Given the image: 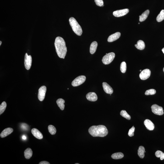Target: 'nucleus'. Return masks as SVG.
<instances>
[{"label":"nucleus","instance_id":"obj_1","mask_svg":"<svg viewBox=\"0 0 164 164\" xmlns=\"http://www.w3.org/2000/svg\"><path fill=\"white\" fill-rule=\"evenodd\" d=\"M55 45L56 52L60 58L64 59L66 54L67 48L64 39L58 36L55 40Z\"/></svg>","mask_w":164,"mask_h":164},{"label":"nucleus","instance_id":"obj_2","mask_svg":"<svg viewBox=\"0 0 164 164\" xmlns=\"http://www.w3.org/2000/svg\"><path fill=\"white\" fill-rule=\"evenodd\" d=\"M89 132L93 137H105L108 133L106 127L102 125L91 126L89 128Z\"/></svg>","mask_w":164,"mask_h":164},{"label":"nucleus","instance_id":"obj_3","mask_svg":"<svg viewBox=\"0 0 164 164\" xmlns=\"http://www.w3.org/2000/svg\"><path fill=\"white\" fill-rule=\"evenodd\" d=\"M70 24L73 31L78 36H81L82 33L81 27L75 18L72 17L69 19Z\"/></svg>","mask_w":164,"mask_h":164},{"label":"nucleus","instance_id":"obj_4","mask_svg":"<svg viewBox=\"0 0 164 164\" xmlns=\"http://www.w3.org/2000/svg\"><path fill=\"white\" fill-rule=\"evenodd\" d=\"M115 57V55L114 53L111 52L106 55L103 57L102 61L104 64H109L113 60Z\"/></svg>","mask_w":164,"mask_h":164},{"label":"nucleus","instance_id":"obj_5","mask_svg":"<svg viewBox=\"0 0 164 164\" xmlns=\"http://www.w3.org/2000/svg\"><path fill=\"white\" fill-rule=\"evenodd\" d=\"M86 79L84 75H81L75 78L72 82V85L73 87H76L81 85L85 82Z\"/></svg>","mask_w":164,"mask_h":164},{"label":"nucleus","instance_id":"obj_6","mask_svg":"<svg viewBox=\"0 0 164 164\" xmlns=\"http://www.w3.org/2000/svg\"><path fill=\"white\" fill-rule=\"evenodd\" d=\"M151 109L152 112L155 114L161 116L164 114L163 108L161 106L156 104H154L152 106Z\"/></svg>","mask_w":164,"mask_h":164},{"label":"nucleus","instance_id":"obj_7","mask_svg":"<svg viewBox=\"0 0 164 164\" xmlns=\"http://www.w3.org/2000/svg\"><path fill=\"white\" fill-rule=\"evenodd\" d=\"M32 62V58L31 56L28 55L27 53L26 54L24 59V65L27 70H29L31 68Z\"/></svg>","mask_w":164,"mask_h":164},{"label":"nucleus","instance_id":"obj_8","mask_svg":"<svg viewBox=\"0 0 164 164\" xmlns=\"http://www.w3.org/2000/svg\"><path fill=\"white\" fill-rule=\"evenodd\" d=\"M46 90V88L45 86H41L39 89L38 97L40 101H42L45 99Z\"/></svg>","mask_w":164,"mask_h":164},{"label":"nucleus","instance_id":"obj_9","mask_svg":"<svg viewBox=\"0 0 164 164\" xmlns=\"http://www.w3.org/2000/svg\"><path fill=\"white\" fill-rule=\"evenodd\" d=\"M151 74V71L149 69L144 70L141 72L139 74V77L142 80H146L148 79Z\"/></svg>","mask_w":164,"mask_h":164},{"label":"nucleus","instance_id":"obj_10","mask_svg":"<svg viewBox=\"0 0 164 164\" xmlns=\"http://www.w3.org/2000/svg\"><path fill=\"white\" fill-rule=\"evenodd\" d=\"M129 9H128L117 10L113 12V15L116 17H120L125 15L129 12Z\"/></svg>","mask_w":164,"mask_h":164},{"label":"nucleus","instance_id":"obj_11","mask_svg":"<svg viewBox=\"0 0 164 164\" xmlns=\"http://www.w3.org/2000/svg\"><path fill=\"white\" fill-rule=\"evenodd\" d=\"M121 33L119 32H117L110 35L108 39V41L109 42H112L118 39L120 37Z\"/></svg>","mask_w":164,"mask_h":164},{"label":"nucleus","instance_id":"obj_12","mask_svg":"<svg viewBox=\"0 0 164 164\" xmlns=\"http://www.w3.org/2000/svg\"><path fill=\"white\" fill-rule=\"evenodd\" d=\"M102 86L104 91L106 93L111 94L113 93V89L107 83L103 82L102 83Z\"/></svg>","mask_w":164,"mask_h":164},{"label":"nucleus","instance_id":"obj_13","mask_svg":"<svg viewBox=\"0 0 164 164\" xmlns=\"http://www.w3.org/2000/svg\"><path fill=\"white\" fill-rule=\"evenodd\" d=\"M86 98L87 100L89 101H95L97 100V95L95 92H90L87 94Z\"/></svg>","mask_w":164,"mask_h":164},{"label":"nucleus","instance_id":"obj_14","mask_svg":"<svg viewBox=\"0 0 164 164\" xmlns=\"http://www.w3.org/2000/svg\"><path fill=\"white\" fill-rule=\"evenodd\" d=\"M144 124L147 129L149 130H153L155 128V125L151 121L148 119H146L144 121Z\"/></svg>","mask_w":164,"mask_h":164},{"label":"nucleus","instance_id":"obj_15","mask_svg":"<svg viewBox=\"0 0 164 164\" xmlns=\"http://www.w3.org/2000/svg\"><path fill=\"white\" fill-rule=\"evenodd\" d=\"M31 132L34 136L37 139H43V135L41 132L36 128H33L31 130Z\"/></svg>","mask_w":164,"mask_h":164},{"label":"nucleus","instance_id":"obj_16","mask_svg":"<svg viewBox=\"0 0 164 164\" xmlns=\"http://www.w3.org/2000/svg\"><path fill=\"white\" fill-rule=\"evenodd\" d=\"M13 131V128H5L2 131L0 134L1 137L3 138L7 137Z\"/></svg>","mask_w":164,"mask_h":164},{"label":"nucleus","instance_id":"obj_17","mask_svg":"<svg viewBox=\"0 0 164 164\" xmlns=\"http://www.w3.org/2000/svg\"><path fill=\"white\" fill-rule=\"evenodd\" d=\"M149 13H150V10L148 9L147 10L144 12L141 15L139 16V21L142 22L145 21L147 18Z\"/></svg>","mask_w":164,"mask_h":164},{"label":"nucleus","instance_id":"obj_18","mask_svg":"<svg viewBox=\"0 0 164 164\" xmlns=\"http://www.w3.org/2000/svg\"><path fill=\"white\" fill-rule=\"evenodd\" d=\"M135 46L138 49L140 50H144L145 47V43L142 40H139L137 42V44L135 45Z\"/></svg>","mask_w":164,"mask_h":164},{"label":"nucleus","instance_id":"obj_19","mask_svg":"<svg viewBox=\"0 0 164 164\" xmlns=\"http://www.w3.org/2000/svg\"><path fill=\"white\" fill-rule=\"evenodd\" d=\"M98 46V43L97 42H93L91 45L90 48V52L91 54H93L96 51Z\"/></svg>","mask_w":164,"mask_h":164},{"label":"nucleus","instance_id":"obj_20","mask_svg":"<svg viewBox=\"0 0 164 164\" xmlns=\"http://www.w3.org/2000/svg\"><path fill=\"white\" fill-rule=\"evenodd\" d=\"M145 148L144 146H140L139 147L138 150V155L141 158H144L145 156Z\"/></svg>","mask_w":164,"mask_h":164},{"label":"nucleus","instance_id":"obj_21","mask_svg":"<svg viewBox=\"0 0 164 164\" xmlns=\"http://www.w3.org/2000/svg\"><path fill=\"white\" fill-rule=\"evenodd\" d=\"M24 156L26 158L29 159L32 156L33 152L30 148H27L25 150L24 152Z\"/></svg>","mask_w":164,"mask_h":164},{"label":"nucleus","instance_id":"obj_22","mask_svg":"<svg viewBox=\"0 0 164 164\" xmlns=\"http://www.w3.org/2000/svg\"><path fill=\"white\" fill-rule=\"evenodd\" d=\"M56 102L60 109L62 110H63L64 109L65 107L64 100L62 99H59L57 100Z\"/></svg>","mask_w":164,"mask_h":164},{"label":"nucleus","instance_id":"obj_23","mask_svg":"<svg viewBox=\"0 0 164 164\" xmlns=\"http://www.w3.org/2000/svg\"><path fill=\"white\" fill-rule=\"evenodd\" d=\"M124 156V155L122 153L118 152L112 154L111 157L114 159L117 160L123 158Z\"/></svg>","mask_w":164,"mask_h":164},{"label":"nucleus","instance_id":"obj_24","mask_svg":"<svg viewBox=\"0 0 164 164\" xmlns=\"http://www.w3.org/2000/svg\"><path fill=\"white\" fill-rule=\"evenodd\" d=\"M164 19V10H162L156 18V20L158 22L162 21Z\"/></svg>","mask_w":164,"mask_h":164},{"label":"nucleus","instance_id":"obj_25","mask_svg":"<svg viewBox=\"0 0 164 164\" xmlns=\"http://www.w3.org/2000/svg\"><path fill=\"white\" fill-rule=\"evenodd\" d=\"M120 114L121 116L127 120H129L131 119L130 116L127 113L126 111L123 110L121 111Z\"/></svg>","mask_w":164,"mask_h":164},{"label":"nucleus","instance_id":"obj_26","mask_svg":"<svg viewBox=\"0 0 164 164\" xmlns=\"http://www.w3.org/2000/svg\"><path fill=\"white\" fill-rule=\"evenodd\" d=\"M48 130L50 134L52 135L55 134L56 132V129L54 126L50 125L48 127Z\"/></svg>","mask_w":164,"mask_h":164},{"label":"nucleus","instance_id":"obj_27","mask_svg":"<svg viewBox=\"0 0 164 164\" xmlns=\"http://www.w3.org/2000/svg\"><path fill=\"white\" fill-rule=\"evenodd\" d=\"M155 155L156 157L160 158L161 160L164 159V153L162 152L160 150H158L155 153Z\"/></svg>","mask_w":164,"mask_h":164},{"label":"nucleus","instance_id":"obj_28","mask_svg":"<svg viewBox=\"0 0 164 164\" xmlns=\"http://www.w3.org/2000/svg\"><path fill=\"white\" fill-rule=\"evenodd\" d=\"M7 103L5 101H3L0 106V115L2 114L4 112L7 107Z\"/></svg>","mask_w":164,"mask_h":164},{"label":"nucleus","instance_id":"obj_29","mask_svg":"<svg viewBox=\"0 0 164 164\" xmlns=\"http://www.w3.org/2000/svg\"><path fill=\"white\" fill-rule=\"evenodd\" d=\"M120 71L122 73H126L127 70V64L125 62H123L121 63L120 65Z\"/></svg>","mask_w":164,"mask_h":164},{"label":"nucleus","instance_id":"obj_30","mask_svg":"<svg viewBox=\"0 0 164 164\" xmlns=\"http://www.w3.org/2000/svg\"><path fill=\"white\" fill-rule=\"evenodd\" d=\"M156 93V91L153 89H150L146 90L145 92V95H155Z\"/></svg>","mask_w":164,"mask_h":164},{"label":"nucleus","instance_id":"obj_31","mask_svg":"<svg viewBox=\"0 0 164 164\" xmlns=\"http://www.w3.org/2000/svg\"><path fill=\"white\" fill-rule=\"evenodd\" d=\"M135 130V128L134 126H133L132 128L129 130L128 133V136L130 137H132L134 136Z\"/></svg>","mask_w":164,"mask_h":164},{"label":"nucleus","instance_id":"obj_32","mask_svg":"<svg viewBox=\"0 0 164 164\" xmlns=\"http://www.w3.org/2000/svg\"><path fill=\"white\" fill-rule=\"evenodd\" d=\"M95 1L97 5L100 7L104 6V2L102 0H95Z\"/></svg>","mask_w":164,"mask_h":164},{"label":"nucleus","instance_id":"obj_33","mask_svg":"<svg viewBox=\"0 0 164 164\" xmlns=\"http://www.w3.org/2000/svg\"><path fill=\"white\" fill-rule=\"evenodd\" d=\"M21 128L23 129L26 130L27 128V125L26 124L23 123L21 125Z\"/></svg>","mask_w":164,"mask_h":164},{"label":"nucleus","instance_id":"obj_34","mask_svg":"<svg viewBox=\"0 0 164 164\" xmlns=\"http://www.w3.org/2000/svg\"><path fill=\"white\" fill-rule=\"evenodd\" d=\"M39 164H50V163H49L47 162L46 161H42L41 162H40L39 163Z\"/></svg>","mask_w":164,"mask_h":164},{"label":"nucleus","instance_id":"obj_35","mask_svg":"<svg viewBox=\"0 0 164 164\" xmlns=\"http://www.w3.org/2000/svg\"><path fill=\"white\" fill-rule=\"evenodd\" d=\"M22 139H26V137H25V136H23L22 137Z\"/></svg>","mask_w":164,"mask_h":164},{"label":"nucleus","instance_id":"obj_36","mask_svg":"<svg viewBox=\"0 0 164 164\" xmlns=\"http://www.w3.org/2000/svg\"><path fill=\"white\" fill-rule=\"evenodd\" d=\"M162 51H163V53L164 54V48L162 49Z\"/></svg>","mask_w":164,"mask_h":164},{"label":"nucleus","instance_id":"obj_37","mask_svg":"<svg viewBox=\"0 0 164 164\" xmlns=\"http://www.w3.org/2000/svg\"><path fill=\"white\" fill-rule=\"evenodd\" d=\"M2 41H0V46H1V44H2Z\"/></svg>","mask_w":164,"mask_h":164},{"label":"nucleus","instance_id":"obj_38","mask_svg":"<svg viewBox=\"0 0 164 164\" xmlns=\"http://www.w3.org/2000/svg\"><path fill=\"white\" fill-rule=\"evenodd\" d=\"M141 71H142L141 70H140V71L141 72Z\"/></svg>","mask_w":164,"mask_h":164},{"label":"nucleus","instance_id":"obj_39","mask_svg":"<svg viewBox=\"0 0 164 164\" xmlns=\"http://www.w3.org/2000/svg\"><path fill=\"white\" fill-rule=\"evenodd\" d=\"M163 71H164V69H163Z\"/></svg>","mask_w":164,"mask_h":164},{"label":"nucleus","instance_id":"obj_40","mask_svg":"<svg viewBox=\"0 0 164 164\" xmlns=\"http://www.w3.org/2000/svg\"><path fill=\"white\" fill-rule=\"evenodd\" d=\"M79 164L76 163V164Z\"/></svg>","mask_w":164,"mask_h":164}]
</instances>
